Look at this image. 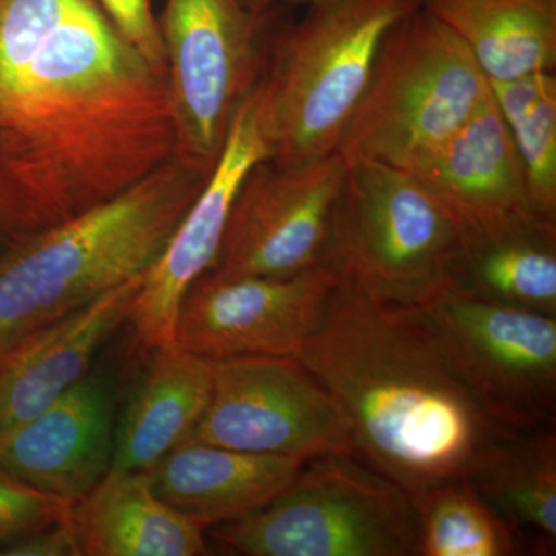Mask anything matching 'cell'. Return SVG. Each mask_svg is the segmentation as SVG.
<instances>
[{
  "label": "cell",
  "mask_w": 556,
  "mask_h": 556,
  "mask_svg": "<svg viewBox=\"0 0 556 556\" xmlns=\"http://www.w3.org/2000/svg\"><path fill=\"white\" fill-rule=\"evenodd\" d=\"M177 155L167 68L87 0L0 90V236L78 217Z\"/></svg>",
  "instance_id": "obj_1"
},
{
  "label": "cell",
  "mask_w": 556,
  "mask_h": 556,
  "mask_svg": "<svg viewBox=\"0 0 556 556\" xmlns=\"http://www.w3.org/2000/svg\"><path fill=\"white\" fill-rule=\"evenodd\" d=\"M298 358L345 413L358 459L409 495L468 478L508 434L450 367L420 306L340 281Z\"/></svg>",
  "instance_id": "obj_2"
},
{
  "label": "cell",
  "mask_w": 556,
  "mask_h": 556,
  "mask_svg": "<svg viewBox=\"0 0 556 556\" xmlns=\"http://www.w3.org/2000/svg\"><path fill=\"white\" fill-rule=\"evenodd\" d=\"M211 172L178 153L116 199L13 243L0 257V357L144 274Z\"/></svg>",
  "instance_id": "obj_3"
},
{
  "label": "cell",
  "mask_w": 556,
  "mask_h": 556,
  "mask_svg": "<svg viewBox=\"0 0 556 556\" xmlns=\"http://www.w3.org/2000/svg\"><path fill=\"white\" fill-rule=\"evenodd\" d=\"M420 0H316L276 27L263 68L269 159L305 163L338 152L388 31Z\"/></svg>",
  "instance_id": "obj_4"
},
{
  "label": "cell",
  "mask_w": 556,
  "mask_h": 556,
  "mask_svg": "<svg viewBox=\"0 0 556 556\" xmlns=\"http://www.w3.org/2000/svg\"><path fill=\"white\" fill-rule=\"evenodd\" d=\"M489 93L463 40L419 7L383 39L338 152L402 167L452 137Z\"/></svg>",
  "instance_id": "obj_5"
},
{
  "label": "cell",
  "mask_w": 556,
  "mask_h": 556,
  "mask_svg": "<svg viewBox=\"0 0 556 556\" xmlns=\"http://www.w3.org/2000/svg\"><path fill=\"white\" fill-rule=\"evenodd\" d=\"M328 265L368 298L422 306L448 288L464 229L401 167L346 161Z\"/></svg>",
  "instance_id": "obj_6"
},
{
  "label": "cell",
  "mask_w": 556,
  "mask_h": 556,
  "mask_svg": "<svg viewBox=\"0 0 556 556\" xmlns=\"http://www.w3.org/2000/svg\"><path fill=\"white\" fill-rule=\"evenodd\" d=\"M211 527L249 556H419L412 495L354 456L306 460L266 506Z\"/></svg>",
  "instance_id": "obj_7"
},
{
  "label": "cell",
  "mask_w": 556,
  "mask_h": 556,
  "mask_svg": "<svg viewBox=\"0 0 556 556\" xmlns=\"http://www.w3.org/2000/svg\"><path fill=\"white\" fill-rule=\"evenodd\" d=\"M450 367L497 426H555L556 316L442 289L420 306Z\"/></svg>",
  "instance_id": "obj_8"
},
{
  "label": "cell",
  "mask_w": 556,
  "mask_h": 556,
  "mask_svg": "<svg viewBox=\"0 0 556 556\" xmlns=\"http://www.w3.org/2000/svg\"><path fill=\"white\" fill-rule=\"evenodd\" d=\"M278 10L254 13L241 0H167L166 49L178 153L214 169L233 110L265 67L263 36Z\"/></svg>",
  "instance_id": "obj_9"
},
{
  "label": "cell",
  "mask_w": 556,
  "mask_h": 556,
  "mask_svg": "<svg viewBox=\"0 0 556 556\" xmlns=\"http://www.w3.org/2000/svg\"><path fill=\"white\" fill-rule=\"evenodd\" d=\"M211 367L207 407L186 441L300 460L357 457L345 413L298 358L236 356Z\"/></svg>",
  "instance_id": "obj_10"
},
{
  "label": "cell",
  "mask_w": 556,
  "mask_h": 556,
  "mask_svg": "<svg viewBox=\"0 0 556 556\" xmlns=\"http://www.w3.org/2000/svg\"><path fill=\"white\" fill-rule=\"evenodd\" d=\"M346 160L260 161L230 208L214 273L287 278L328 265Z\"/></svg>",
  "instance_id": "obj_11"
},
{
  "label": "cell",
  "mask_w": 556,
  "mask_h": 556,
  "mask_svg": "<svg viewBox=\"0 0 556 556\" xmlns=\"http://www.w3.org/2000/svg\"><path fill=\"white\" fill-rule=\"evenodd\" d=\"M340 276L324 265L287 278H197L175 321V343L197 356L294 358L320 327Z\"/></svg>",
  "instance_id": "obj_12"
},
{
  "label": "cell",
  "mask_w": 556,
  "mask_h": 556,
  "mask_svg": "<svg viewBox=\"0 0 556 556\" xmlns=\"http://www.w3.org/2000/svg\"><path fill=\"white\" fill-rule=\"evenodd\" d=\"M262 73L233 110L206 185L142 276L129 320L146 350L175 345L179 303L190 285L214 268L244 178L260 161L269 159Z\"/></svg>",
  "instance_id": "obj_13"
},
{
  "label": "cell",
  "mask_w": 556,
  "mask_h": 556,
  "mask_svg": "<svg viewBox=\"0 0 556 556\" xmlns=\"http://www.w3.org/2000/svg\"><path fill=\"white\" fill-rule=\"evenodd\" d=\"M401 169L433 193L464 232L533 214L518 153L492 90L459 130Z\"/></svg>",
  "instance_id": "obj_14"
},
{
  "label": "cell",
  "mask_w": 556,
  "mask_h": 556,
  "mask_svg": "<svg viewBox=\"0 0 556 556\" xmlns=\"http://www.w3.org/2000/svg\"><path fill=\"white\" fill-rule=\"evenodd\" d=\"M112 450L108 390L84 376L40 415L0 437V467L76 503L108 475Z\"/></svg>",
  "instance_id": "obj_15"
},
{
  "label": "cell",
  "mask_w": 556,
  "mask_h": 556,
  "mask_svg": "<svg viewBox=\"0 0 556 556\" xmlns=\"http://www.w3.org/2000/svg\"><path fill=\"white\" fill-rule=\"evenodd\" d=\"M142 276L110 289L0 357V437L40 415L87 375L102 343L129 320Z\"/></svg>",
  "instance_id": "obj_16"
},
{
  "label": "cell",
  "mask_w": 556,
  "mask_h": 556,
  "mask_svg": "<svg viewBox=\"0 0 556 556\" xmlns=\"http://www.w3.org/2000/svg\"><path fill=\"white\" fill-rule=\"evenodd\" d=\"M306 460L185 441L148 471L167 506L211 527L258 510L283 492Z\"/></svg>",
  "instance_id": "obj_17"
},
{
  "label": "cell",
  "mask_w": 556,
  "mask_h": 556,
  "mask_svg": "<svg viewBox=\"0 0 556 556\" xmlns=\"http://www.w3.org/2000/svg\"><path fill=\"white\" fill-rule=\"evenodd\" d=\"M113 431L112 471H149L199 424L212 390L208 358L155 348Z\"/></svg>",
  "instance_id": "obj_18"
},
{
  "label": "cell",
  "mask_w": 556,
  "mask_h": 556,
  "mask_svg": "<svg viewBox=\"0 0 556 556\" xmlns=\"http://www.w3.org/2000/svg\"><path fill=\"white\" fill-rule=\"evenodd\" d=\"M83 556H199L206 527L153 493L148 471H112L72 507Z\"/></svg>",
  "instance_id": "obj_19"
},
{
  "label": "cell",
  "mask_w": 556,
  "mask_h": 556,
  "mask_svg": "<svg viewBox=\"0 0 556 556\" xmlns=\"http://www.w3.org/2000/svg\"><path fill=\"white\" fill-rule=\"evenodd\" d=\"M448 289L556 316V222L530 214L464 232Z\"/></svg>",
  "instance_id": "obj_20"
},
{
  "label": "cell",
  "mask_w": 556,
  "mask_h": 556,
  "mask_svg": "<svg viewBox=\"0 0 556 556\" xmlns=\"http://www.w3.org/2000/svg\"><path fill=\"white\" fill-rule=\"evenodd\" d=\"M455 33L489 80L556 67V0H420Z\"/></svg>",
  "instance_id": "obj_21"
},
{
  "label": "cell",
  "mask_w": 556,
  "mask_h": 556,
  "mask_svg": "<svg viewBox=\"0 0 556 556\" xmlns=\"http://www.w3.org/2000/svg\"><path fill=\"white\" fill-rule=\"evenodd\" d=\"M468 479L514 526L527 551L555 554V426L517 431L501 439L479 459Z\"/></svg>",
  "instance_id": "obj_22"
},
{
  "label": "cell",
  "mask_w": 556,
  "mask_h": 556,
  "mask_svg": "<svg viewBox=\"0 0 556 556\" xmlns=\"http://www.w3.org/2000/svg\"><path fill=\"white\" fill-rule=\"evenodd\" d=\"M419 556H515L525 541L470 479L459 478L413 495Z\"/></svg>",
  "instance_id": "obj_23"
},
{
  "label": "cell",
  "mask_w": 556,
  "mask_h": 556,
  "mask_svg": "<svg viewBox=\"0 0 556 556\" xmlns=\"http://www.w3.org/2000/svg\"><path fill=\"white\" fill-rule=\"evenodd\" d=\"M517 150L527 201L536 217L556 222V78L540 72L489 80Z\"/></svg>",
  "instance_id": "obj_24"
},
{
  "label": "cell",
  "mask_w": 556,
  "mask_h": 556,
  "mask_svg": "<svg viewBox=\"0 0 556 556\" xmlns=\"http://www.w3.org/2000/svg\"><path fill=\"white\" fill-rule=\"evenodd\" d=\"M87 0H0V90L35 60L47 39Z\"/></svg>",
  "instance_id": "obj_25"
},
{
  "label": "cell",
  "mask_w": 556,
  "mask_h": 556,
  "mask_svg": "<svg viewBox=\"0 0 556 556\" xmlns=\"http://www.w3.org/2000/svg\"><path fill=\"white\" fill-rule=\"evenodd\" d=\"M73 504L35 489L0 467V551L67 518Z\"/></svg>",
  "instance_id": "obj_26"
},
{
  "label": "cell",
  "mask_w": 556,
  "mask_h": 556,
  "mask_svg": "<svg viewBox=\"0 0 556 556\" xmlns=\"http://www.w3.org/2000/svg\"><path fill=\"white\" fill-rule=\"evenodd\" d=\"M115 30L150 64L167 68L160 24L149 0H100Z\"/></svg>",
  "instance_id": "obj_27"
},
{
  "label": "cell",
  "mask_w": 556,
  "mask_h": 556,
  "mask_svg": "<svg viewBox=\"0 0 556 556\" xmlns=\"http://www.w3.org/2000/svg\"><path fill=\"white\" fill-rule=\"evenodd\" d=\"M72 514V511H70ZM2 556H83L72 515L56 525L14 541L0 551Z\"/></svg>",
  "instance_id": "obj_28"
},
{
  "label": "cell",
  "mask_w": 556,
  "mask_h": 556,
  "mask_svg": "<svg viewBox=\"0 0 556 556\" xmlns=\"http://www.w3.org/2000/svg\"><path fill=\"white\" fill-rule=\"evenodd\" d=\"M241 3L254 13H266L274 5H277L278 0H241Z\"/></svg>",
  "instance_id": "obj_29"
},
{
  "label": "cell",
  "mask_w": 556,
  "mask_h": 556,
  "mask_svg": "<svg viewBox=\"0 0 556 556\" xmlns=\"http://www.w3.org/2000/svg\"><path fill=\"white\" fill-rule=\"evenodd\" d=\"M287 7H306L309 3L316 2V0H278Z\"/></svg>",
  "instance_id": "obj_30"
}]
</instances>
